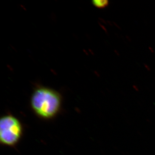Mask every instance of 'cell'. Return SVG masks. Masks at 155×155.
Segmentation results:
<instances>
[{
    "label": "cell",
    "mask_w": 155,
    "mask_h": 155,
    "mask_svg": "<svg viewBox=\"0 0 155 155\" xmlns=\"http://www.w3.org/2000/svg\"><path fill=\"white\" fill-rule=\"evenodd\" d=\"M31 104L35 113L39 117L44 119H51L60 110L61 96L51 89L39 87L32 94Z\"/></svg>",
    "instance_id": "1"
},
{
    "label": "cell",
    "mask_w": 155,
    "mask_h": 155,
    "mask_svg": "<svg viewBox=\"0 0 155 155\" xmlns=\"http://www.w3.org/2000/svg\"><path fill=\"white\" fill-rule=\"evenodd\" d=\"M22 127L19 120L11 115L3 116L0 120V140L2 144L14 146L20 140Z\"/></svg>",
    "instance_id": "2"
},
{
    "label": "cell",
    "mask_w": 155,
    "mask_h": 155,
    "mask_svg": "<svg viewBox=\"0 0 155 155\" xmlns=\"http://www.w3.org/2000/svg\"><path fill=\"white\" fill-rule=\"evenodd\" d=\"M92 3L94 5L99 8H104L109 5V2L107 0H95Z\"/></svg>",
    "instance_id": "3"
}]
</instances>
